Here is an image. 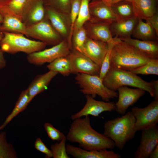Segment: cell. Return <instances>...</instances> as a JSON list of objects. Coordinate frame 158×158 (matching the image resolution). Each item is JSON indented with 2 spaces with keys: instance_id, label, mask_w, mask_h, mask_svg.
Masks as SVG:
<instances>
[{
  "instance_id": "2",
  "label": "cell",
  "mask_w": 158,
  "mask_h": 158,
  "mask_svg": "<svg viewBox=\"0 0 158 158\" xmlns=\"http://www.w3.org/2000/svg\"><path fill=\"white\" fill-rule=\"evenodd\" d=\"M152 59L117 37L111 51L110 65L130 71L143 65Z\"/></svg>"
},
{
  "instance_id": "5",
  "label": "cell",
  "mask_w": 158,
  "mask_h": 158,
  "mask_svg": "<svg viewBox=\"0 0 158 158\" xmlns=\"http://www.w3.org/2000/svg\"><path fill=\"white\" fill-rule=\"evenodd\" d=\"M2 33L3 36L0 46L4 52L14 54L21 52L28 54L43 50L47 45L40 41L29 39L21 34L6 32Z\"/></svg>"
},
{
  "instance_id": "36",
  "label": "cell",
  "mask_w": 158,
  "mask_h": 158,
  "mask_svg": "<svg viewBox=\"0 0 158 158\" xmlns=\"http://www.w3.org/2000/svg\"><path fill=\"white\" fill-rule=\"evenodd\" d=\"M114 38V40L113 41L107 43L108 49L101 66L99 76L102 80L110 66V58L111 51L117 39V37H115Z\"/></svg>"
},
{
  "instance_id": "23",
  "label": "cell",
  "mask_w": 158,
  "mask_h": 158,
  "mask_svg": "<svg viewBox=\"0 0 158 158\" xmlns=\"http://www.w3.org/2000/svg\"><path fill=\"white\" fill-rule=\"evenodd\" d=\"M157 0H133L132 4L135 16L146 20L158 12Z\"/></svg>"
},
{
  "instance_id": "24",
  "label": "cell",
  "mask_w": 158,
  "mask_h": 158,
  "mask_svg": "<svg viewBox=\"0 0 158 158\" xmlns=\"http://www.w3.org/2000/svg\"><path fill=\"white\" fill-rule=\"evenodd\" d=\"M1 14L3 21L0 25V31L25 35L26 27L20 19L9 13Z\"/></svg>"
},
{
  "instance_id": "37",
  "label": "cell",
  "mask_w": 158,
  "mask_h": 158,
  "mask_svg": "<svg viewBox=\"0 0 158 158\" xmlns=\"http://www.w3.org/2000/svg\"><path fill=\"white\" fill-rule=\"evenodd\" d=\"M82 0H73L70 13L71 22V31L70 40L71 45V39L74 25L79 13Z\"/></svg>"
},
{
  "instance_id": "40",
  "label": "cell",
  "mask_w": 158,
  "mask_h": 158,
  "mask_svg": "<svg viewBox=\"0 0 158 158\" xmlns=\"http://www.w3.org/2000/svg\"><path fill=\"white\" fill-rule=\"evenodd\" d=\"M155 31L158 36V13L157 12L146 20Z\"/></svg>"
},
{
  "instance_id": "30",
  "label": "cell",
  "mask_w": 158,
  "mask_h": 158,
  "mask_svg": "<svg viewBox=\"0 0 158 158\" xmlns=\"http://www.w3.org/2000/svg\"><path fill=\"white\" fill-rule=\"evenodd\" d=\"M73 0H42L44 7L70 14Z\"/></svg>"
},
{
  "instance_id": "12",
  "label": "cell",
  "mask_w": 158,
  "mask_h": 158,
  "mask_svg": "<svg viewBox=\"0 0 158 158\" xmlns=\"http://www.w3.org/2000/svg\"><path fill=\"white\" fill-rule=\"evenodd\" d=\"M46 15L53 27L63 40L68 41L71 48L70 39L71 22L70 14L59 12L53 9L45 7Z\"/></svg>"
},
{
  "instance_id": "43",
  "label": "cell",
  "mask_w": 158,
  "mask_h": 158,
  "mask_svg": "<svg viewBox=\"0 0 158 158\" xmlns=\"http://www.w3.org/2000/svg\"><path fill=\"white\" fill-rule=\"evenodd\" d=\"M149 158H158V145L152 150L150 155Z\"/></svg>"
},
{
  "instance_id": "22",
  "label": "cell",
  "mask_w": 158,
  "mask_h": 158,
  "mask_svg": "<svg viewBox=\"0 0 158 158\" xmlns=\"http://www.w3.org/2000/svg\"><path fill=\"white\" fill-rule=\"evenodd\" d=\"M119 38L150 58L158 59L157 41L142 40L132 38L131 37Z\"/></svg>"
},
{
  "instance_id": "42",
  "label": "cell",
  "mask_w": 158,
  "mask_h": 158,
  "mask_svg": "<svg viewBox=\"0 0 158 158\" xmlns=\"http://www.w3.org/2000/svg\"><path fill=\"white\" fill-rule=\"evenodd\" d=\"M6 61L4 55V52L0 49V70L4 68L6 66Z\"/></svg>"
},
{
  "instance_id": "28",
  "label": "cell",
  "mask_w": 158,
  "mask_h": 158,
  "mask_svg": "<svg viewBox=\"0 0 158 158\" xmlns=\"http://www.w3.org/2000/svg\"><path fill=\"white\" fill-rule=\"evenodd\" d=\"M47 67L52 71L67 76L72 73L71 61L68 55L59 57L49 63Z\"/></svg>"
},
{
  "instance_id": "46",
  "label": "cell",
  "mask_w": 158,
  "mask_h": 158,
  "mask_svg": "<svg viewBox=\"0 0 158 158\" xmlns=\"http://www.w3.org/2000/svg\"><path fill=\"white\" fill-rule=\"evenodd\" d=\"M3 21V17L1 15L0 13V24H1Z\"/></svg>"
},
{
  "instance_id": "34",
  "label": "cell",
  "mask_w": 158,
  "mask_h": 158,
  "mask_svg": "<svg viewBox=\"0 0 158 158\" xmlns=\"http://www.w3.org/2000/svg\"><path fill=\"white\" fill-rule=\"evenodd\" d=\"M130 71L135 74L158 75V59H152L145 64Z\"/></svg>"
},
{
  "instance_id": "26",
  "label": "cell",
  "mask_w": 158,
  "mask_h": 158,
  "mask_svg": "<svg viewBox=\"0 0 158 158\" xmlns=\"http://www.w3.org/2000/svg\"><path fill=\"white\" fill-rule=\"evenodd\" d=\"M117 20L130 18L136 16L132 2L122 1L111 6Z\"/></svg>"
},
{
  "instance_id": "27",
  "label": "cell",
  "mask_w": 158,
  "mask_h": 158,
  "mask_svg": "<svg viewBox=\"0 0 158 158\" xmlns=\"http://www.w3.org/2000/svg\"><path fill=\"white\" fill-rule=\"evenodd\" d=\"M30 103L29 95L27 89L21 92L11 113L0 126V130L4 128L12 119L24 110Z\"/></svg>"
},
{
  "instance_id": "8",
  "label": "cell",
  "mask_w": 158,
  "mask_h": 158,
  "mask_svg": "<svg viewBox=\"0 0 158 158\" xmlns=\"http://www.w3.org/2000/svg\"><path fill=\"white\" fill-rule=\"evenodd\" d=\"M71 49L68 41L64 40L51 48L27 54V59L31 64L41 66L59 57L67 56Z\"/></svg>"
},
{
  "instance_id": "29",
  "label": "cell",
  "mask_w": 158,
  "mask_h": 158,
  "mask_svg": "<svg viewBox=\"0 0 158 158\" xmlns=\"http://www.w3.org/2000/svg\"><path fill=\"white\" fill-rule=\"evenodd\" d=\"M28 0H11L7 4L0 8V13L11 14L21 20L23 11Z\"/></svg>"
},
{
  "instance_id": "6",
  "label": "cell",
  "mask_w": 158,
  "mask_h": 158,
  "mask_svg": "<svg viewBox=\"0 0 158 158\" xmlns=\"http://www.w3.org/2000/svg\"><path fill=\"white\" fill-rule=\"evenodd\" d=\"M75 79L80 91L84 94L90 95L94 98L98 95L106 102L118 97V93L106 87L99 75L79 73Z\"/></svg>"
},
{
  "instance_id": "39",
  "label": "cell",
  "mask_w": 158,
  "mask_h": 158,
  "mask_svg": "<svg viewBox=\"0 0 158 158\" xmlns=\"http://www.w3.org/2000/svg\"><path fill=\"white\" fill-rule=\"evenodd\" d=\"M34 146L37 150L45 154V158L53 157V154L51 150L46 146L40 138H38L36 139Z\"/></svg>"
},
{
  "instance_id": "25",
  "label": "cell",
  "mask_w": 158,
  "mask_h": 158,
  "mask_svg": "<svg viewBox=\"0 0 158 158\" xmlns=\"http://www.w3.org/2000/svg\"><path fill=\"white\" fill-rule=\"evenodd\" d=\"M132 36L134 39L139 40L157 41L158 37L154 30L148 22H145L139 18Z\"/></svg>"
},
{
  "instance_id": "16",
  "label": "cell",
  "mask_w": 158,
  "mask_h": 158,
  "mask_svg": "<svg viewBox=\"0 0 158 158\" xmlns=\"http://www.w3.org/2000/svg\"><path fill=\"white\" fill-rule=\"evenodd\" d=\"M45 14L42 0H28L23 10L21 21L27 27L41 21Z\"/></svg>"
},
{
  "instance_id": "17",
  "label": "cell",
  "mask_w": 158,
  "mask_h": 158,
  "mask_svg": "<svg viewBox=\"0 0 158 158\" xmlns=\"http://www.w3.org/2000/svg\"><path fill=\"white\" fill-rule=\"evenodd\" d=\"M108 48L107 43L94 40L87 36L82 53L101 67Z\"/></svg>"
},
{
  "instance_id": "21",
  "label": "cell",
  "mask_w": 158,
  "mask_h": 158,
  "mask_svg": "<svg viewBox=\"0 0 158 158\" xmlns=\"http://www.w3.org/2000/svg\"><path fill=\"white\" fill-rule=\"evenodd\" d=\"M138 20V18L135 16L112 23L110 25V29L112 36L119 38L131 37Z\"/></svg>"
},
{
  "instance_id": "14",
  "label": "cell",
  "mask_w": 158,
  "mask_h": 158,
  "mask_svg": "<svg viewBox=\"0 0 158 158\" xmlns=\"http://www.w3.org/2000/svg\"><path fill=\"white\" fill-rule=\"evenodd\" d=\"M139 145L135 151V158H148L158 145V127L156 126L142 130Z\"/></svg>"
},
{
  "instance_id": "45",
  "label": "cell",
  "mask_w": 158,
  "mask_h": 158,
  "mask_svg": "<svg viewBox=\"0 0 158 158\" xmlns=\"http://www.w3.org/2000/svg\"><path fill=\"white\" fill-rule=\"evenodd\" d=\"M11 0H0V8L7 4Z\"/></svg>"
},
{
  "instance_id": "35",
  "label": "cell",
  "mask_w": 158,
  "mask_h": 158,
  "mask_svg": "<svg viewBox=\"0 0 158 158\" xmlns=\"http://www.w3.org/2000/svg\"><path fill=\"white\" fill-rule=\"evenodd\" d=\"M66 136L64 135L63 139L51 145V150L54 158H69L67 153L66 148Z\"/></svg>"
},
{
  "instance_id": "7",
  "label": "cell",
  "mask_w": 158,
  "mask_h": 158,
  "mask_svg": "<svg viewBox=\"0 0 158 158\" xmlns=\"http://www.w3.org/2000/svg\"><path fill=\"white\" fill-rule=\"evenodd\" d=\"M25 35L52 46L64 40L53 27L46 14L41 21L27 27Z\"/></svg>"
},
{
  "instance_id": "3",
  "label": "cell",
  "mask_w": 158,
  "mask_h": 158,
  "mask_svg": "<svg viewBox=\"0 0 158 158\" xmlns=\"http://www.w3.org/2000/svg\"><path fill=\"white\" fill-rule=\"evenodd\" d=\"M135 121L131 112H128L121 117L106 122L103 134L112 140L118 149L122 150L126 143L135 137L137 132Z\"/></svg>"
},
{
  "instance_id": "20",
  "label": "cell",
  "mask_w": 158,
  "mask_h": 158,
  "mask_svg": "<svg viewBox=\"0 0 158 158\" xmlns=\"http://www.w3.org/2000/svg\"><path fill=\"white\" fill-rule=\"evenodd\" d=\"M58 74L56 72L49 70L45 73L37 75L34 78L27 88L30 102L36 95L46 89L52 80Z\"/></svg>"
},
{
  "instance_id": "41",
  "label": "cell",
  "mask_w": 158,
  "mask_h": 158,
  "mask_svg": "<svg viewBox=\"0 0 158 158\" xmlns=\"http://www.w3.org/2000/svg\"><path fill=\"white\" fill-rule=\"evenodd\" d=\"M154 90V99L158 100V80H152L150 82Z\"/></svg>"
},
{
  "instance_id": "13",
  "label": "cell",
  "mask_w": 158,
  "mask_h": 158,
  "mask_svg": "<svg viewBox=\"0 0 158 158\" xmlns=\"http://www.w3.org/2000/svg\"><path fill=\"white\" fill-rule=\"evenodd\" d=\"M118 99L115 103V110L122 115L126 114L128 108L133 105L145 94V91L139 88L132 89L126 86L118 88Z\"/></svg>"
},
{
  "instance_id": "33",
  "label": "cell",
  "mask_w": 158,
  "mask_h": 158,
  "mask_svg": "<svg viewBox=\"0 0 158 158\" xmlns=\"http://www.w3.org/2000/svg\"><path fill=\"white\" fill-rule=\"evenodd\" d=\"M91 1L82 0L79 13L73 30L83 27L84 24L90 20V15L89 5Z\"/></svg>"
},
{
  "instance_id": "31",
  "label": "cell",
  "mask_w": 158,
  "mask_h": 158,
  "mask_svg": "<svg viewBox=\"0 0 158 158\" xmlns=\"http://www.w3.org/2000/svg\"><path fill=\"white\" fill-rule=\"evenodd\" d=\"M87 37V33L83 26L74 30L71 39L72 49L82 53Z\"/></svg>"
},
{
  "instance_id": "1",
  "label": "cell",
  "mask_w": 158,
  "mask_h": 158,
  "mask_svg": "<svg viewBox=\"0 0 158 158\" xmlns=\"http://www.w3.org/2000/svg\"><path fill=\"white\" fill-rule=\"evenodd\" d=\"M85 116L73 120L66 136V140L77 143L80 147L86 150L113 149L116 147L114 142L94 129L89 116Z\"/></svg>"
},
{
  "instance_id": "18",
  "label": "cell",
  "mask_w": 158,
  "mask_h": 158,
  "mask_svg": "<svg viewBox=\"0 0 158 158\" xmlns=\"http://www.w3.org/2000/svg\"><path fill=\"white\" fill-rule=\"evenodd\" d=\"M110 24L106 23L94 22L89 20L84 24L83 27L89 38L94 40L108 43L113 41L114 39L110 30Z\"/></svg>"
},
{
  "instance_id": "11",
  "label": "cell",
  "mask_w": 158,
  "mask_h": 158,
  "mask_svg": "<svg viewBox=\"0 0 158 158\" xmlns=\"http://www.w3.org/2000/svg\"><path fill=\"white\" fill-rule=\"evenodd\" d=\"M85 98L86 102L83 108L71 115V118L73 120L90 115L97 117L103 112L115 110V103L114 102L97 100L90 95H86Z\"/></svg>"
},
{
  "instance_id": "4",
  "label": "cell",
  "mask_w": 158,
  "mask_h": 158,
  "mask_svg": "<svg viewBox=\"0 0 158 158\" xmlns=\"http://www.w3.org/2000/svg\"><path fill=\"white\" fill-rule=\"evenodd\" d=\"M108 89L116 91L119 87L129 86L143 90L154 97V90L150 82H147L131 72L110 66L102 80Z\"/></svg>"
},
{
  "instance_id": "32",
  "label": "cell",
  "mask_w": 158,
  "mask_h": 158,
  "mask_svg": "<svg viewBox=\"0 0 158 158\" xmlns=\"http://www.w3.org/2000/svg\"><path fill=\"white\" fill-rule=\"evenodd\" d=\"M17 157L16 152L13 146L7 141L6 131L0 133V158Z\"/></svg>"
},
{
  "instance_id": "19",
  "label": "cell",
  "mask_w": 158,
  "mask_h": 158,
  "mask_svg": "<svg viewBox=\"0 0 158 158\" xmlns=\"http://www.w3.org/2000/svg\"><path fill=\"white\" fill-rule=\"evenodd\" d=\"M67 153L75 158H120L121 156L112 150H88L71 144L66 145Z\"/></svg>"
},
{
  "instance_id": "9",
  "label": "cell",
  "mask_w": 158,
  "mask_h": 158,
  "mask_svg": "<svg viewBox=\"0 0 158 158\" xmlns=\"http://www.w3.org/2000/svg\"><path fill=\"white\" fill-rule=\"evenodd\" d=\"M131 112L135 118L137 131L154 126L158 123V100L154 99L143 108L133 107Z\"/></svg>"
},
{
  "instance_id": "10",
  "label": "cell",
  "mask_w": 158,
  "mask_h": 158,
  "mask_svg": "<svg viewBox=\"0 0 158 158\" xmlns=\"http://www.w3.org/2000/svg\"><path fill=\"white\" fill-rule=\"evenodd\" d=\"M68 56L72 73L99 75L100 67L83 53L72 49Z\"/></svg>"
},
{
  "instance_id": "47",
  "label": "cell",
  "mask_w": 158,
  "mask_h": 158,
  "mask_svg": "<svg viewBox=\"0 0 158 158\" xmlns=\"http://www.w3.org/2000/svg\"><path fill=\"white\" fill-rule=\"evenodd\" d=\"M3 33H0V42L3 38Z\"/></svg>"
},
{
  "instance_id": "15",
  "label": "cell",
  "mask_w": 158,
  "mask_h": 158,
  "mask_svg": "<svg viewBox=\"0 0 158 158\" xmlns=\"http://www.w3.org/2000/svg\"><path fill=\"white\" fill-rule=\"evenodd\" d=\"M89 7L91 21L111 24L117 21L111 6L102 0L90 1Z\"/></svg>"
},
{
  "instance_id": "44",
  "label": "cell",
  "mask_w": 158,
  "mask_h": 158,
  "mask_svg": "<svg viewBox=\"0 0 158 158\" xmlns=\"http://www.w3.org/2000/svg\"><path fill=\"white\" fill-rule=\"evenodd\" d=\"M105 3L111 6V5L122 1H127L132 2L133 0H102Z\"/></svg>"
},
{
  "instance_id": "38",
  "label": "cell",
  "mask_w": 158,
  "mask_h": 158,
  "mask_svg": "<svg viewBox=\"0 0 158 158\" xmlns=\"http://www.w3.org/2000/svg\"><path fill=\"white\" fill-rule=\"evenodd\" d=\"M44 127L48 137L53 141L59 142L65 135L49 123H45Z\"/></svg>"
},
{
  "instance_id": "48",
  "label": "cell",
  "mask_w": 158,
  "mask_h": 158,
  "mask_svg": "<svg viewBox=\"0 0 158 158\" xmlns=\"http://www.w3.org/2000/svg\"><path fill=\"white\" fill-rule=\"evenodd\" d=\"M97 0H91V1H94Z\"/></svg>"
}]
</instances>
